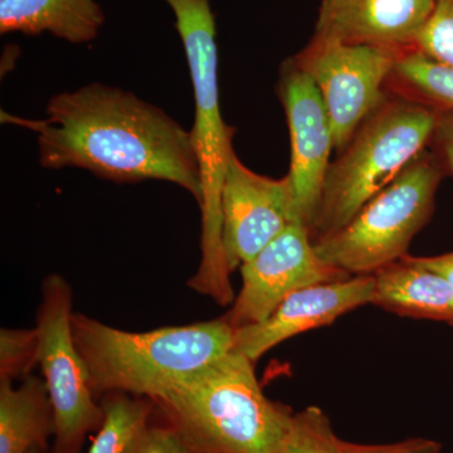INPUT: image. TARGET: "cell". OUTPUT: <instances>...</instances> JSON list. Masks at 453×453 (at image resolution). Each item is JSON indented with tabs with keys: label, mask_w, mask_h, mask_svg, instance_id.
Returning <instances> with one entry per match:
<instances>
[{
	"label": "cell",
	"mask_w": 453,
	"mask_h": 453,
	"mask_svg": "<svg viewBox=\"0 0 453 453\" xmlns=\"http://www.w3.org/2000/svg\"><path fill=\"white\" fill-rule=\"evenodd\" d=\"M100 401L105 419L88 453H138L142 438L157 410L154 402L124 393H110Z\"/></svg>",
	"instance_id": "ac0fdd59"
},
{
	"label": "cell",
	"mask_w": 453,
	"mask_h": 453,
	"mask_svg": "<svg viewBox=\"0 0 453 453\" xmlns=\"http://www.w3.org/2000/svg\"><path fill=\"white\" fill-rule=\"evenodd\" d=\"M164 2L174 13L195 88L192 135L201 166L202 261L187 285L219 306H226L234 303V292L223 257L220 196L226 164L234 153L232 138L235 130L223 121L220 112L216 19L210 0Z\"/></svg>",
	"instance_id": "277c9868"
},
{
	"label": "cell",
	"mask_w": 453,
	"mask_h": 453,
	"mask_svg": "<svg viewBox=\"0 0 453 453\" xmlns=\"http://www.w3.org/2000/svg\"><path fill=\"white\" fill-rule=\"evenodd\" d=\"M416 49L438 62L453 65V0H436Z\"/></svg>",
	"instance_id": "44dd1931"
},
{
	"label": "cell",
	"mask_w": 453,
	"mask_h": 453,
	"mask_svg": "<svg viewBox=\"0 0 453 453\" xmlns=\"http://www.w3.org/2000/svg\"><path fill=\"white\" fill-rule=\"evenodd\" d=\"M374 275L351 276L295 291L267 319L234 330V350L253 363L285 340L333 324L374 300Z\"/></svg>",
	"instance_id": "7c38bea8"
},
{
	"label": "cell",
	"mask_w": 453,
	"mask_h": 453,
	"mask_svg": "<svg viewBox=\"0 0 453 453\" xmlns=\"http://www.w3.org/2000/svg\"><path fill=\"white\" fill-rule=\"evenodd\" d=\"M71 326L98 399L124 393L154 401L234 344V329L223 318L135 333L73 312Z\"/></svg>",
	"instance_id": "3957f363"
},
{
	"label": "cell",
	"mask_w": 453,
	"mask_h": 453,
	"mask_svg": "<svg viewBox=\"0 0 453 453\" xmlns=\"http://www.w3.org/2000/svg\"><path fill=\"white\" fill-rule=\"evenodd\" d=\"M428 149L436 155L446 175L453 177V110L438 111Z\"/></svg>",
	"instance_id": "603a6c76"
},
{
	"label": "cell",
	"mask_w": 453,
	"mask_h": 453,
	"mask_svg": "<svg viewBox=\"0 0 453 453\" xmlns=\"http://www.w3.org/2000/svg\"><path fill=\"white\" fill-rule=\"evenodd\" d=\"M138 453H196L168 423L150 425L140 442Z\"/></svg>",
	"instance_id": "7402d4cb"
},
{
	"label": "cell",
	"mask_w": 453,
	"mask_h": 453,
	"mask_svg": "<svg viewBox=\"0 0 453 453\" xmlns=\"http://www.w3.org/2000/svg\"><path fill=\"white\" fill-rule=\"evenodd\" d=\"M403 53L312 37L305 49L292 57L320 91L338 153L360 124L388 97L387 83Z\"/></svg>",
	"instance_id": "ba28073f"
},
{
	"label": "cell",
	"mask_w": 453,
	"mask_h": 453,
	"mask_svg": "<svg viewBox=\"0 0 453 453\" xmlns=\"http://www.w3.org/2000/svg\"><path fill=\"white\" fill-rule=\"evenodd\" d=\"M153 402L196 453H273L295 414L265 395L255 363L234 349Z\"/></svg>",
	"instance_id": "7a4b0ae2"
},
{
	"label": "cell",
	"mask_w": 453,
	"mask_h": 453,
	"mask_svg": "<svg viewBox=\"0 0 453 453\" xmlns=\"http://www.w3.org/2000/svg\"><path fill=\"white\" fill-rule=\"evenodd\" d=\"M445 177L436 155L425 149L344 228L316 241V251L349 276L375 275L408 255L414 235L434 214Z\"/></svg>",
	"instance_id": "8992f818"
},
{
	"label": "cell",
	"mask_w": 453,
	"mask_h": 453,
	"mask_svg": "<svg viewBox=\"0 0 453 453\" xmlns=\"http://www.w3.org/2000/svg\"><path fill=\"white\" fill-rule=\"evenodd\" d=\"M372 305L404 316L453 325V286L410 255L374 275Z\"/></svg>",
	"instance_id": "5bb4252c"
},
{
	"label": "cell",
	"mask_w": 453,
	"mask_h": 453,
	"mask_svg": "<svg viewBox=\"0 0 453 453\" xmlns=\"http://www.w3.org/2000/svg\"><path fill=\"white\" fill-rule=\"evenodd\" d=\"M437 116V110L389 92L330 164L309 229L312 242L344 228L428 148Z\"/></svg>",
	"instance_id": "5b68a950"
},
{
	"label": "cell",
	"mask_w": 453,
	"mask_h": 453,
	"mask_svg": "<svg viewBox=\"0 0 453 453\" xmlns=\"http://www.w3.org/2000/svg\"><path fill=\"white\" fill-rule=\"evenodd\" d=\"M73 288L67 280L50 273L42 282L35 312L40 338L38 365L55 414V436L50 453H82L86 438L105 419L101 401L73 335Z\"/></svg>",
	"instance_id": "52a82bcc"
},
{
	"label": "cell",
	"mask_w": 453,
	"mask_h": 453,
	"mask_svg": "<svg viewBox=\"0 0 453 453\" xmlns=\"http://www.w3.org/2000/svg\"><path fill=\"white\" fill-rule=\"evenodd\" d=\"M55 414L46 383L28 375L18 387L0 381V453H50Z\"/></svg>",
	"instance_id": "2e32d148"
},
{
	"label": "cell",
	"mask_w": 453,
	"mask_h": 453,
	"mask_svg": "<svg viewBox=\"0 0 453 453\" xmlns=\"http://www.w3.org/2000/svg\"><path fill=\"white\" fill-rule=\"evenodd\" d=\"M220 213L223 257L231 273L300 220L288 175L273 179L256 174L234 151L223 179Z\"/></svg>",
	"instance_id": "30bf717a"
},
{
	"label": "cell",
	"mask_w": 453,
	"mask_h": 453,
	"mask_svg": "<svg viewBox=\"0 0 453 453\" xmlns=\"http://www.w3.org/2000/svg\"><path fill=\"white\" fill-rule=\"evenodd\" d=\"M105 23L95 0H0V32L52 33L71 43L94 41Z\"/></svg>",
	"instance_id": "9a60e30c"
},
{
	"label": "cell",
	"mask_w": 453,
	"mask_h": 453,
	"mask_svg": "<svg viewBox=\"0 0 453 453\" xmlns=\"http://www.w3.org/2000/svg\"><path fill=\"white\" fill-rule=\"evenodd\" d=\"M28 453H44V452H42L40 449H33Z\"/></svg>",
	"instance_id": "484cf974"
},
{
	"label": "cell",
	"mask_w": 453,
	"mask_h": 453,
	"mask_svg": "<svg viewBox=\"0 0 453 453\" xmlns=\"http://www.w3.org/2000/svg\"><path fill=\"white\" fill-rule=\"evenodd\" d=\"M277 95L290 131L291 165L288 175L295 205L299 219L310 229L332 164V122L314 80L292 57L280 68Z\"/></svg>",
	"instance_id": "8fae6325"
},
{
	"label": "cell",
	"mask_w": 453,
	"mask_h": 453,
	"mask_svg": "<svg viewBox=\"0 0 453 453\" xmlns=\"http://www.w3.org/2000/svg\"><path fill=\"white\" fill-rule=\"evenodd\" d=\"M2 119L37 134L44 168L86 169L116 183L170 181L201 205V166L192 131L131 92L92 83L53 97L43 120L4 112Z\"/></svg>",
	"instance_id": "6da1fadb"
},
{
	"label": "cell",
	"mask_w": 453,
	"mask_h": 453,
	"mask_svg": "<svg viewBox=\"0 0 453 453\" xmlns=\"http://www.w3.org/2000/svg\"><path fill=\"white\" fill-rule=\"evenodd\" d=\"M387 91L437 111L453 110V65L417 49L407 50L396 61Z\"/></svg>",
	"instance_id": "e0dca14e"
},
{
	"label": "cell",
	"mask_w": 453,
	"mask_h": 453,
	"mask_svg": "<svg viewBox=\"0 0 453 453\" xmlns=\"http://www.w3.org/2000/svg\"><path fill=\"white\" fill-rule=\"evenodd\" d=\"M436 0H321L314 38L414 50Z\"/></svg>",
	"instance_id": "4fadbf2b"
},
{
	"label": "cell",
	"mask_w": 453,
	"mask_h": 453,
	"mask_svg": "<svg viewBox=\"0 0 453 453\" xmlns=\"http://www.w3.org/2000/svg\"><path fill=\"white\" fill-rule=\"evenodd\" d=\"M411 257L417 265L443 277L453 286V251L445 255L434 256V257H414V256Z\"/></svg>",
	"instance_id": "cb8c5ba5"
},
{
	"label": "cell",
	"mask_w": 453,
	"mask_h": 453,
	"mask_svg": "<svg viewBox=\"0 0 453 453\" xmlns=\"http://www.w3.org/2000/svg\"><path fill=\"white\" fill-rule=\"evenodd\" d=\"M241 275L242 288L222 316L234 330L261 323L300 288L351 277L319 256L308 226L300 220L243 264Z\"/></svg>",
	"instance_id": "9c48e42d"
},
{
	"label": "cell",
	"mask_w": 453,
	"mask_h": 453,
	"mask_svg": "<svg viewBox=\"0 0 453 453\" xmlns=\"http://www.w3.org/2000/svg\"><path fill=\"white\" fill-rule=\"evenodd\" d=\"M442 445L428 438H410L401 441V445L392 453H440Z\"/></svg>",
	"instance_id": "d4e9b609"
},
{
	"label": "cell",
	"mask_w": 453,
	"mask_h": 453,
	"mask_svg": "<svg viewBox=\"0 0 453 453\" xmlns=\"http://www.w3.org/2000/svg\"><path fill=\"white\" fill-rule=\"evenodd\" d=\"M395 443H357L342 440L334 431L332 421L321 408L310 405L294 414L291 427L273 453H392Z\"/></svg>",
	"instance_id": "d6986e66"
},
{
	"label": "cell",
	"mask_w": 453,
	"mask_h": 453,
	"mask_svg": "<svg viewBox=\"0 0 453 453\" xmlns=\"http://www.w3.org/2000/svg\"><path fill=\"white\" fill-rule=\"evenodd\" d=\"M40 338L35 327L33 329L0 330V381L25 380L31 375L38 365Z\"/></svg>",
	"instance_id": "ffe728a7"
}]
</instances>
